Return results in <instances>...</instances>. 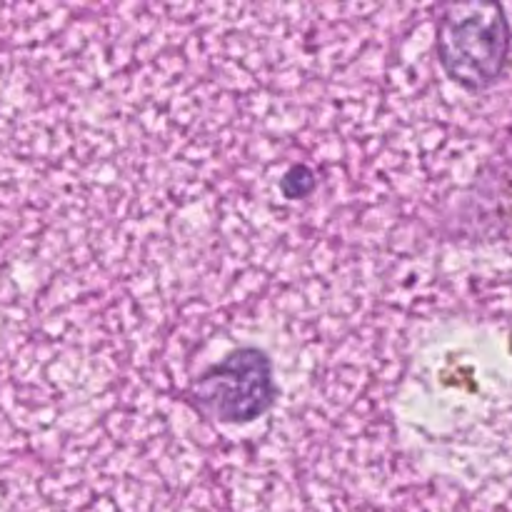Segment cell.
Here are the masks:
<instances>
[{
  "label": "cell",
  "mask_w": 512,
  "mask_h": 512,
  "mask_svg": "<svg viewBox=\"0 0 512 512\" xmlns=\"http://www.w3.org/2000/svg\"><path fill=\"white\" fill-rule=\"evenodd\" d=\"M315 185H318V180H315L313 170L305 163H295L290 165L283 173V178H280V193L288 200H300L308 198L315 190Z\"/></svg>",
  "instance_id": "cell-3"
},
{
  "label": "cell",
  "mask_w": 512,
  "mask_h": 512,
  "mask_svg": "<svg viewBox=\"0 0 512 512\" xmlns=\"http://www.w3.org/2000/svg\"><path fill=\"white\" fill-rule=\"evenodd\" d=\"M510 23L498 3H455L443 10L435 50L445 75L470 93L493 88L510 55Z\"/></svg>",
  "instance_id": "cell-1"
},
{
  "label": "cell",
  "mask_w": 512,
  "mask_h": 512,
  "mask_svg": "<svg viewBox=\"0 0 512 512\" xmlns=\"http://www.w3.org/2000/svg\"><path fill=\"white\" fill-rule=\"evenodd\" d=\"M188 400L213 423H255L268 415L278 400L273 360L265 350L253 345L233 350L193 380Z\"/></svg>",
  "instance_id": "cell-2"
}]
</instances>
